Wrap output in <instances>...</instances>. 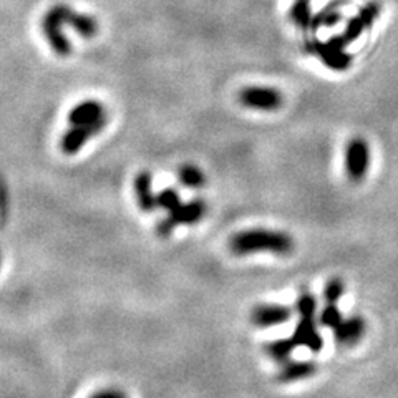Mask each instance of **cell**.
I'll list each match as a JSON object with an SVG mask.
<instances>
[{
	"label": "cell",
	"mask_w": 398,
	"mask_h": 398,
	"mask_svg": "<svg viewBox=\"0 0 398 398\" xmlns=\"http://www.w3.org/2000/svg\"><path fill=\"white\" fill-rule=\"evenodd\" d=\"M296 243L287 232L269 229H247L236 232L229 239V249L236 256H249L256 252H272L276 256H290Z\"/></svg>",
	"instance_id": "obj_1"
},
{
	"label": "cell",
	"mask_w": 398,
	"mask_h": 398,
	"mask_svg": "<svg viewBox=\"0 0 398 398\" xmlns=\"http://www.w3.org/2000/svg\"><path fill=\"white\" fill-rule=\"evenodd\" d=\"M207 213V205L205 199H193V201L186 202V205L176 206L169 211V214L164 219H161L156 226L158 236L161 238H168L171 232L181 224H196L205 218Z\"/></svg>",
	"instance_id": "obj_2"
},
{
	"label": "cell",
	"mask_w": 398,
	"mask_h": 398,
	"mask_svg": "<svg viewBox=\"0 0 398 398\" xmlns=\"http://www.w3.org/2000/svg\"><path fill=\"white\" fill-rule=\"evenodd\" d=\"M65 8L64 3L52 7L41 20V32L47 39L50 48L57 53L58 57H68L72 53V44H70L64 33L65 25Z\"/></svg>",
	"instance_id": "obj_3"
},
{
	"label": "cell",
	"mask_w": 398,
	"mask_h": 398,
	"mask_svg": "<svg viewBox=\"0 0 398 398\" xmlns=\"http://www.w3.org/2000/svg\"><path fill=\"white\" fill-rule=\"evenodd\" d=\"M370 166V148L363 138H354L345 148V171L352 182L363 181Z\"/></svg>",
	"instance_id": "obj_4"
},
{
	"label": "cell",
	"mask_w": 398,
	"mask_h": 398,
	"mask_svg": "<svg viewBox=\"0 0 398 398\" xmlns=\"http://www.w3.org/2000/svg\"><path fill=\"white\" fill-rule=\"evenodd\" d=\"M379 15H380L379 3L377 2L367 3V6H363L362 8H360V12L354 17V19L348 20L345 30H343L342 35L332 37L330 40L334 41V44H337L339 47L345 48L348 44H352L355 39H359V37L362 35L368 27H372L373 22L379 19Z\"/></svg>",
	"instance_id": "obj_5"
},
{
	"label": "cell",
	"mask_w": 398,
	"mask_h": 398,
	"mask_svg": "<svg viewBox=\"0 0 398 398\" xmlns=\"http://www.w3.org/2000/svg\"><path fill=\"white\" fill-rule=\"evenodd\" d=\"M239 102L251 110L276 111L284 103V97L271 86H246L239 91Z\"/></svg>",
	"instance_id": "obj_6"
},
{
	"label": "cell",
	"mask_w": 398,
	"mask_h": 398,
	"mask_svg": "<svg viewBox=\"0 0 398 398\" xmlns=\"http://www.w3.org/2000/svg\"><path fill=\"white\" fill-rule=\"evenodd\" d=\"M106 118L98 120V122L88 123V124H72L68 131L61 136L60 140V148L65 155H75L83 148V144L86 143L90 138L97 136L100 131L105 128Z\"/></svg>",
	"instance_id": "obj_7"
},
{
	"label": "cell",
	"mask_w": 398,
	"mask_h": 398,
	"mask_svg": "<svg viewBox=\"0 0 398 398\" xmlns=\"http://www.w3.org/2000/svg\"><path fill=\"white\" fill-rule=\"evenodd\" d=\"M307 52L317 55L321 60L329 68L337 70V72H343L348 70V66L352 64V57L345 52V48H340L337 45H334L332 41H309L305 45Z\"/></svg>",
	"instance_id": "obj_8"
},
{
	"label": "cell",
	"mask_w": 398,
	"mask_h": 398,
	"mask_svg": "<svg viewBox=\"0 0 398 398\" xmlns=\"http://www.w3.org/2000/svg\"><path fill=\"white\" fill-rule=\"evenodd\" d=\"M292 315V309L282 304H259L252 309L251 322L256 327H274L285 323Z\"/></svg>",
	"instance_id": "obj_9"
},
{
	"label": "cell",
	"mask_w": 398,
	"mask_h": 398,
	"mask_svg": "<svg viewBox=\"0 0 398 398\" xmlns=\"http://www.w3.org/2000/svg\"><path fill=\"white\" fill-rule=\"evenodd\" d=\"M365 330V321L360 315H350V317L342 319L337 327L334 329V339L340 347H352L357 342L363 339Z\"/></svg>",
	"instance_id": "obj_10"
},
{
	"label": "cell",
	"mask_w": 398,
	"mask_h": 398,
	"mask_svg": "<svg viewBox=\"0 0 398 398\" xmlns=\"http://www.w3.org/2000/svg\"><path fill=\"white\" fill-rule=\"evenodd\" d=\"M292 340L297 345L307 347L314 354L321 352L323 347V340L317 325H315V317H301V322L297 323Z\"/></svg>",
	"instance_id": "obj_11"
},
{
	"label": "cell",
	"mask_w": 398,
	"mask_h": 398,
	"mask_svg": "<svg viewBox=\"0 0 398 398\" xmlns=\"http://www.w3.org/2000/svg\"><path fill=\"white\" fill-rule=\"evenodd\" d=\"M102 118H106L105 106L97 100H85L75 105L68 113V122L72 124H88Z\"/></svg>",
	"instance_id": "obj_12"
},
{
	"label": "cell",
	"mask_w": 398,
	"mask_h": 398,
	"mask_svg": "<svg viewBox=\"0 0 398 398\" xmlns=\"http://www.w3.org/2000/svg\"><path fill=\"white\" fill-rule=\"evenodd\" d=\"M317 372V365L309 360H298V362H285L284 367L277 373V381L281 383H292V381L310 379Z\"/></svg>",
	"instance_id": "obj_13"
},
{
	"label": "cell",
	"mask_w": 398,
	"mask_h": 398,
	"mask_svg": "<svg viewBox=\"0 0 398 398\" xmlns=\"http://www.w3.org/2000/svg\"><path fill=\"white\" fill-rule=\"evenodd\" d=\"M153 180L148 171H141L135 178V193L138 198V205L144 213H153L156 209V196L153 194Z\"/></svg>",
	"instance_id": "obj_14"
},
{
	"label": "cell",
	"mask_w": 398,
	"mask_h": 398,
	"mask_svg": "<svg viewBox=\"0 0 398 398\" xmlns=\"http://www.w3.org/2000/svg\"><path fill=\"white\" fill-rule=\"evenodd\" d=\"M65 23L73 27V30L80 33L85 39H91V37H95L98 33V22L93 17L78 14V12H75L73 8H70L68 6L65 8Z\"/></svg>",
	"instance_id": "obj_15"
},
{
	"label": "cell",
	"mask_w": 398,
	"mask_h": 398,
	"mask_svg": "<svg viewBox=\"0 0 398 398\" xmlns=\"http://www.w3.org/2000/svg\"><path fill=\"white\" fill-rule=\"evenodd\" d=\"M297 343L294 342L292 337L290 339H277V340H271L264 345V352L267 354L274 362L277 363H284L287 362L289 357L292 355V352L296 350Z\"/></svg>",
	"instance_id": "obj_16"
},
{
	"label": "cell",
	"mask_w": 398,
	"mask_h": 398,
	"mask_svg": "<svg viewBox=\"0 0 398 398\" xmlns=\"http://www.w3.org/2000/svg\"><path fill=\"white\" fill-rule=\"evenodd\" d=\"M178 180L182 186L191 189H199L206 184V176L198 166L194 164H184L181 166L180 171H178Z\"/></svg>",
	"instance_id": "obj_17"
},
{
	"label": "cell",
	"mask_w": 398,
	"mask_h": 398,
	"mask_svg": "<svg viewBox=\"0 0 398 398\" xmlns=\"http://www.w3.org/2000/svg\"><path fill=\"white\" fill-rule=\"evenodd\" d=\"M343 0H337V2L330 3L329 7H325L317 17H312V22H310V28L317 30L319 27H327V25H334L337 23L342 15H340L339 7L342 6Z\"/></svg>",
	"instance_id": "obj_18"
},
{
	"label": "cell",
	"mask_w": 398,
	"mask_h": 398,
	"mask_svg": "<svg viewBox=\"0 0 398 398\" xmlns=\"http://www.w3.org/2000/svg\"><path fill=\"white\" fill-rule=\"evenodd\" d=\"M290 20L298 25L301 28L310 27L312 22V10H310V0H296L292 7H290Z\"/></svg>",
	"instance_id": "obj_19"
},
{
	"label": "cell",
	"mask_w": 398,
	"mask_h": 398,
	"mask_svg": "<svg viewBox=\"0 0 398 398\" xmlns=\"http://www.w3.org/2000/svg\"><path fill=\"white\" fill-rule=\"evenodd\" d=\"M342 314H340L337 304H329L323 307L321 315H319V322H321L322 327H327V329H335L339 325L340 321H342Z\"/></svg>",
	"instance_id": "obj_20"
},
{
	"label": "cell",
	"mask_w": 398,
	"mask_h": 398,
	"mask_svg": "<svg viewBox=\"0 0 398 398\" xmlns=\"http://www.w3.org/2000/svg\"><path fill=\"white\" fill-rule=\"evenodd\" d=\"M296 312L301 315V317H315V314H317V301H315L312 294L304 292L297 298Z\"/></svg>",
	"instance_id": "obj_21"
},
{
	"label": "cell",
	"mask_w": 398,
	"mask_h": 398,
	"mask_svg": "<svg viewBox=\"0 0 398 398\" xmlns=\"http://www.w3.org/2000/svg\"><path fill=\"white\" fill-rule=\"evenodd\" d=\"M345 292V284L340 277H334L327 282L325 289H323V298H325L329 304H337V301L343 296Z\"/></svg>",
	"instance_id": "obj_22"
},
{
	"label": "cell",
	"mask_w": 398,
	"mask_h": 398,
	"mask_svg": "<svg viewBox=\"0 0 398 398\" xmlns=\"http://www.w3.org/2000/svg\"><path fill=\"white\" fill-rule=\"evenodd\" d=\"M180 205H181L180 193H178V191L173 189V188L163 189L156 196V206L161 207V209L171 211V209H174V207L180 206Z\"/></svg>",
	"instance_id": "obj_23"
},
{
	"label": "cell",
	"mask_w": 398,
	"mask_h": 398,
	"mask_svg": "<svg viewBox=\"0 0 398 398\" xmlns=\"http://www.w3.org/2000/svg\"><path fill=\"white\" fill-rule=\"evenodd\" d=\"M123 392H120V390H115V388H108V390H100V392L93 393L90 398H120Z\"/></svg>",
	"instance_id": "obj_24"
},
{
	"label": "cell",
	"mask_w": 398,
	"mask_h": 398,
	"mask_svg": "<svg viewBox=\"0 0 398 398\" xmlns=\"http://www.w3.org/2000/svg\"><path fill=\"white\" fill-rule=\"evenodd\" d=\"M120 398H126V395H124V393H122V395H120Z\"/></svg>",
	"instance_id": "obj_25"
},
{
	"label": "cell",
	"mask_w": 398,
	"mask_h": 398,
	"mask_svg": "<svg viewBox=\"0 0 398 398\" xmlns=\"http://www.w3.org/2000/svg\"><path fill=\"white\" fill-rule=\"evenodd\" d=\"M0 264H2V256H0Z\"/></svg>",
	"instance_id": "obj_26"
}]
</instances>
